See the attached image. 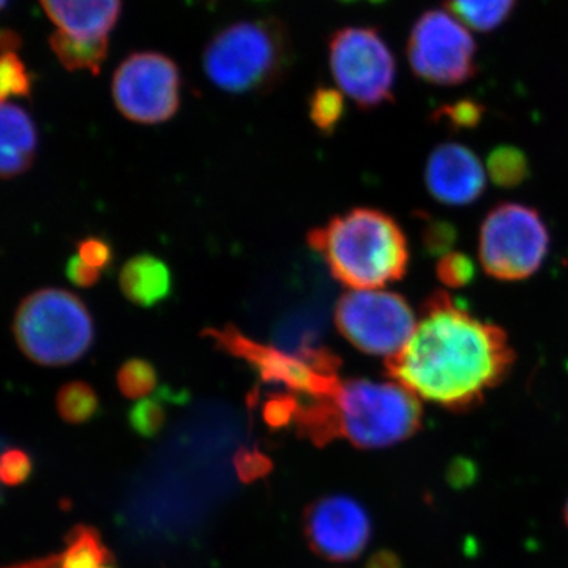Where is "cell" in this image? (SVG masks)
Here are the masks:
<instances>
[{"mask_svg":"<svg viewBox=\"0 0 568 568\" xmlns=\"http://www.w3.org/2000/svg\"><path fill=\"white\" fill-rule=\"evenodd\" d=\"M514 364L515 351L499 325L478 320L436 291L422 305L409 342L386 358V372L418 399L462 413L480 405Z\"/></svg>","mask_w":568,"mask_h":568,"instance_id":"1","label":"cell"},{"mask_svg":"<svg viewBox=\"0 0 568 568\" xmlns=\"http://www.w3.org/2000/svg\"><path fill=\"white\" fill-rule=\"evenodd\" d=\"M308 245L331 274L353 290H376L399 282L409 267V245L394 216L358 207L310 231Z\"/></svg>","mask_w":568,"mask_h":568,"instance_id":"2","label":"cell"},{"mask_svg":"<svg viewBox=\"0 0 568 568\" xmlns=\"http://www.w3.org/2000/svg\"><path fill=\"white\" fill-rule=\"evenodd\" d=\"M291 36L275 18L241 21L216 33L204 51L209 80L230 93L267 92L291 67Z\"/></svg>","mask_w":568,"mask_h":568,"instance_id":"3","label":"cell"},{"mask_svg":"<svg viewBox=\"0 0 568 568\" xmlns=\"http://www.w3.org/2000/svg\"><path fill=\"white\" fill-rule=\"evenodd\" d=\"M342 437L373 450L405 443L422 428L420 399L398 383L349 379L335 395Z\"/></svg>","mask_w":568,"mask_h":568,"instance_id":"4","label":"cell"},{"mask_svg":"<svg viewBox=\"0 0 568 568\" xmlns=\"http://www.w3.org/2000/svg\"><path fill=\"white\" fill-rule=\"evenodd\" d=\"M14 338L36 364L69 365L88 353L93 321L84 302L69 291L40 290L22 301L14 316Z\"/></svg>","mask_w":568,"mask_h":568,"instance_id":"5","label":"cell"},{"mask_svg":"<svg viewBox=\"0 0 568 568\" xmlns=\"http://www.w3.org/2000/svg\"><path fill=\"white\" fill-rule=\"evenodd\" d=\"M203 335L211 338L219 349L252 365L265 384L290 388L291 394L328 398L342 387L343 381L338 377L342 362L327 347L310 346L297 354L286 353L254 342L234 325L205 328Z\"/></svg>","mask_w":568,"mask_h":568,"instance_id":"6","label":"cell"},{"mask_svg":"<svg viewBox=\"0 0 568 568\" xmlns=\"http://www.w3.org/2000/svg\"><path fill=\"white\" fill-rule=\"evenodd\" d=\"M549 233L529 205L504 203L488 212L478 237V260L491 278L521 282L537 274L549 252Z\"/></svg>","mask_w":568,"mask_h":568,"instance_id":"7","label":"cell"},{"mask_svg":"<svg viewBox=\"0 0 568 568\" xmlns=\"http://www.w3.org/2000/svg\"><path fill=\"white\" fill-rule=\"evenodd\" d=\"M328 59L339 91L364 110L394 102L396 62L381 33L345 28L328 40Z\"/></svg>","mask_w":568,"mask_h":568,"instance_id":"8","label":"cell"},{"mask_svg":"<svg viewBox=\"0 0 568 568\" xmlns=\"http://www.w3.org/2000/svg\"><path fill=\"white\" fill-rule=\"evenodd\" d=\"M339 334L364 354H398L416 331V313L403 295L377 290H353L335 308Z\"/></svg>","mask_w":568,"mask_h":568,"instance_id":"9","label":"cell"},{"mask_svg":"<svg viewBox=\"0 0 568 568\" xmlns=\"http://www.w3.org/2000/svg\"><path fill=\"white\" fill-rule=\"evenodd\" d=\"M476 41L447 11H425L407 41L410 69L420 80L436 85H458L477 71Z\"/></svg>","mask_w":568,"mask_h":568,"instance_id":"10","label":"cell"},{"mask_svg":"<svg viewBox=\"0 0 568 568\" xmlns=\"http://www.w3.org/2000/svg\"><path fill=\"white\" fill-rule=\"evenodd\" d=\"M115 106L129 121H170L181 103V73L178 65L159 52H134L112 78Z\"/></svg>","mask_w":568,"mask_h":568,"instance_id":"11","label":"cell"},{"mask_svg":"<svg viewBox=\"0 0 568 568\" xmlns=\"http://www.w3.org/2000/svg\"><path fill=\"white\" fill-rule=\"evenodd\" d=\"M305 537L321 558L346 562L365 551L372 537V521L349 496H325L305 511Z\"/></svg>","mask_w":568,"mask_h":568,"instance_id":"12","label":"cell"},{"mask_svg":"<svg viewBox=\"0 0 568 568\" xmlns=\"http://www.w3.org/2000/svg\"><path fill=\"white\" fill-rule=\"evenodd\" d=\"M429 194L446 205L476 203L487 189V171L476 153L458 142H444L429 153L425 166Z\"/></svg>","mask_w":568,"mask_h":568,"instance_id":"13","label":"cell"},{"mask_svg":"<svg viewBox=\"0 0 568 568\" xmlns=\"http://www.w3.org/2000/svg\"><path fill=\"white\" fill-rule=\"evenodd\" d=\"M58 31L81 40H108L122 0H40Z\"/></svg>","mask_w":568,"mask_h":568,"instance_id":"14","label":"cell"},{"mask_svg":"<svg viewBox=\"0 0 568 568\" xmlns=\"http://www.w3.org/2000/svg\"><path fill=\"white\" fill-rule=\"evenodd\" d=\"M0 123V173L3 179L17 178L32 166L39 142L36 123L28 111L9 102H2Z\"/></svg>","mask_w":568,"mask_h":568,"instance_id":"15","label":"cell"},{"mask_svg":"<svg viewBox=\"0 0 568 568\" xmlns=\"http://www.w3.org/2000/svg\"><path fill=\"white\" fill-rule=\"evenodd\" d=\"M119 284L132 304L148 308L171 294V272L159 257L140 254L123 265Z\"/></svg>","mask_w":568,"mask_h":568,"instance_id":"16","label":"cell"},{"mask_svg":"<svg viewBox=\"0 0 568 568\" xmlns=\"http://www.w3.org/2000/svg\"><path fill=\"white\" fill-rule=\"evenodd\" d=\"M295 424L301 436L312 440L317 447H323L342 437L335 396L312 398V402L306 405L301 403Z\"/></svg>","mask_w":568,"mask_h":568,"instance_id":"17","label":"cell"},{"mask_svg":"<svg viewBox=\"0 0 568 568\" xmlns=\"http://www.w3.org/2000/svg\"><path fill=\"white\" fill-rule=\"evenodd\" d=\"M51 50L67 70H89L99 74L108 55V40H81L55 31L50 37Z\"/></svg>","mask_w":568,"mask_h":568,"instance_id":"18","label":"cell"},{"mask_svg":"<svg viewBox=\"0 0 568 568\" xmlns=\"http://www.w3.org/2000/svg\"><path fill=\"white\" fill-rule=\"evenodd\" d=\"M62 568H103L111 566L112 556L99 532L88 526L71 530L69 547L61 555Z\"/></svg>","mask_w":568,"mask_h":568,"instance_id":"19","label":"cell"},{"mask_svg":"<svg viewBox=\"0 0 568 568\" xmlns=\"http://www.w3.org/2000/svg\"><path fill=\"white\" fill-rule=\"evenodd\" d=\"M515 2L517 0H448V7L470 28L488 32L510 17Z\"/></svg>","mask_w":568,"mask_h":568,"instance_id":"20","label":"cell"},{"mask_svg":"<svg viewBox=\"0 0 568 568\" xmlns=\"http://www.w3.org/2000/svg\"><path fill=\"white\" fill-rule=\"evenodd\" d=\"M487 171L495 185L500 189H515L528 181L529 160L515 145H499L488 155Z\"/></svg>","mask_w":568,"mask_h":568,"instance_id":"21","label":"cell"},{"mask_svg":"<svg viewBox=\"0 0 568 568\" xmlns=\"http://www.w3.org/2000/svg\"><path fill=\"white\" fill-rule=\"evenodd\" d=\"M58 410L69 424H84L99 414V396L89 384L74 381L59 390Z\"/></svg>","mask_w":568,"mask_h":568,"instance_id":"22","label":"cell"},{"mask_svg":"<svg viewBox=\"0 0 568 568\" xmlns=\"http://www.w3.org/2000/svg\"><path fill=\"white\" fill-rule=\"evenodd\" d=\"M346 106L342 91L317 88L310 97V118L321 133L331 136L345 115Z\"/></svg>","mask_w":568,"mask_h":568,"instance_id":"23","label":"cell"},{"mask_svg":"<svg viewBox=\"0 0 568 568\" xmlns=\"http://www.w3.org/2000/svg\"><path fill=\"white\" fill-rule=\"evenodd\" d=\"M155 368L148 361L142 358H132L125 362L118 373V386L126 398H148L156 387Z\"/></svg>","mask_w":568,"mask_h":568,"instance_id":"24","label":"cell"},{"mask_svg":"<svg viewBox=\"0 0 568 568\" xmlns=\"http://www.w3.org/2000/svg\"><path fill=\"white\" fill-rule=\"evenodd\" d=\"M166 422V402L164 394L155 398H142L130 409L129 424L138 436L151 439L162 432Z\"/></svg>","mask_w":568,"mask_h":568,"instance_id":"25","label":"cell"},{"mask_svg":"<svg viewBox=\"0 0 568 568\" xmlns=\"http://www.w3.org/2000/svg\"><path fill=\"white\" fill-rule=\"evenodd\" d=\"M32 91V78L17 52H3L0 61V93L2 102L9 97H29Z\"/></svg>","mask_w":568,"mask_h":568,"instance_id":"26","label":"cell"},{"mask_svg":"<svg viewBox=\"0 0 568 568\" xmlns=\"http://www.w3.org/2000/svg\"><path fill=\"white\" fill-rule=\"evenodd\" d=\"M484 104L476 100L465 99L455 103L444 104L435 112V121L446 123L448 129L459 130L476 129L484 119Z\"/></svg>","mask_w":568,"mask_h":568,"instance_id":"27","label":"cell"},{"mask_svg":"<svg viewBox=\"0 0 568 568\" xmlns=\"http://www.w3.org/2000/svg\"><path fill=\"white\" fill-rule=\"evenodd\" d=\"M422 245L429 256L443 257L452 252L458 241V231L455 224L447 220L432 219L424 216L422 224Z\"/></svg>","mask_w":568,"mask_h":568,"instance_id":"28","label":"cell"},{"mask_svg":"<svg viewBox=\"0 0 568 568\" xmlns=\"http://www.w3.org/2000/svg\"><path fill=\"white\" fill-rule=\"evenodd\" d=\"M436 276L444 286L458 290L476 278V265L467 254L450 252L437 261Z\"/></svg>","mask_w":568,"mask_h":568,"instance_id":"29","label":"cell"},{"mask_svg":"<svg viewBox=\"0 0 568 568\" xmlns=\"http://www.w3.org/2000/svg\"><path fill=\"white\" fill-rule=\"evenodd\" d=\"M301 402L293 394H275L265 399L263 417L272 429H282L297 417Z\"/></svg>","mask_w":568,"mask_h":568,"instance_id":"30","label":"cell"},{"mask_svg":"<svg viewBox=\"0 0 568 568\" xmlns=\"http://www.w3.org/2000/svg\"><path fill=\"white\" fill-rule=\"evenodd\" d=\"M237 476L245 484L264 478L272 470V462L257 448H241L234 458Z\"/></svg>","mask_w":568,"mask_h":568,"instance_id":"31","label":"cell"},{"mask_svg":"<svg viewBox=\"0 0 568 568\" xmlns=\"http://www.w3.org/2000/svg\"><path fill=\"white\" fill-rule=\"evenodd\" d=\"M2 480L6 485H20L28 480L32 474V462L26 452L11 448L2 457V467H0Z\"/></svg>","mask_w":568,"mask_h":568,"instance_id":"32","label":"cell"},{"mask_svg":"<svg viewBox=\"0 0 568 568\" xmlns=\"http://www.w3.org/2000/svg\"><path fill=\"white\" fill-rule=\"evenodd\" d=\"M78 256L85 264L102 271V268L108 267L111 263L112 250L110 244L102 241V239L89 237L78 244Z\"/></svg>","mask_w":568,"mask_h":568,"instance_id":"33","label":"cell"},{"mask_svg":"<svg viewBox=\"0 0 568 568\" xmlns=\"http://www.w3.org/2000/svg\"><path fill=\"white\" fill-rule=\"evenodd\" d=\"M67 276L71 283L80 287H91L100 280L99 268L85 264L80 256L71 257L67 264Z\"/></svg>","mask_w":568,"mask_h":568,"instance_id":"34","label":"cell"},{"mask_svg":"<svg viewBox=\"0 0 568 568\" xmlns=\"http://www.w3.org/2000/svg\"><path fill=\"white\" fill-rule=\"evenodd\" d=\"M366 568H403L402 560L392 551H379L366 562Z\"/></svg>","mask_w":568,"mask_h":568,"instance_id":"35","label":"cell"},{"mask_svg":"<svg viewBox=\"0 0 568 568\" xmlns=\"http://www.w3.org/2000/svg\"><path fill=\"white\" fill-rule=\"evenodd\" d=\"M21 47V39L17 32L6 31L2 32V51L3 52H17L18 48Z\"/></svg>","mask_w":568,"mask_h":568,"instance_id":"36","label":"cell"},{"mask_svg":"<svg viewBox=\"0 0 568 568\" xmlns=\"http://www.w3.org/2000/svg\"><path fill=\"white\" fill-rule=\"evenodd\" d=\"M564 519H566V525L568 528V499H567L566 507H564Z\"/></svg>","mask_w":568,"mask_h":568,"instance_id":"37","label":"cell"},{"mask_svg":"<svg viewBox=\"0 0 568 568\" xmlns=\"http://www.w3.org/2000/svg\"><path fill=\"white\" fill-rule=\"evenodd\" d=\"M372 3H383L386 2V0H369Z\"/></svg>","mask_w":568,"mask_h":568,"instance_id":"38","label":"cell"},{"mask_svg":"<svg viewBox=\"0 0 568 568\" xmlns=\"http://www.w3.org/2000/svg\"><path fill=\"white\" fill-rule=\"evenodd\" d=\"M339 2H357V0H339Z\"/></svg>","mask_w":568,"mask_h":568,"instance_id":"39","label":"cell"},{"mask_svg":"<svg viewBox=\"0 0 568 568\" xmlns=\"http://www.w3.org/2000/svg\"><path fill=\"white\" fill-rule=\"evenodd\" d=\"M7 2H9V0H2V6L7 7Z\"/></svg>","mask_w":568,"mask_h":568,"instance_id":"40","label":"cell"}]
</instances>
